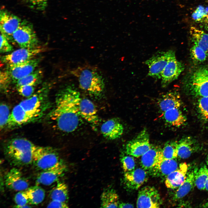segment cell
I'll use <instances>...</instances> for the list:
<instances>
[{
    "label": "cell",
    "mask_w": 208,
    "mask_h": 208,
    "mask_svg": "<svg viewBox=\"0 0 208 208\" xmlns=\"http://www.w3.org/2000/svg\"><path fill=\"white\" fill-rule=\"evenodd\" d=\"M81 98L79 92L72 85L66 86L58 92L48 118L58 130L70 133L79 127L82 119L79 109Z\"/></svg>",
    "instance_id": "1"
},
{
    "label": "cell",
    "mask_w": 208,
    "mask_h": 208,
    "mask_svg": "<svg viewBox=\"0 0 208 208\" xmlns=\"http://www.w3.org/2000/svg\"><path fill=\"white\" fill-rule=\"evenodd\" d=\"M51 83H44L31 96L15 106L11 112L9 125L17 127L38 120L49 109V93Z\"/></svg>",
    "instance_id": "2"
},
{
    "label": "cell",
    "mask_w": 208,
    "mask_h": 208,
    "mask_svg": "<svg viewBox=\"0 0 208 208\" xmlns=\"http://www.w3.org/2000/svg\"><path fill=\"white\" fill-rule=\"evenodd\" d=\"M37 146L27 139L16 138L11 139L5 144L4 153L12 165L26 166L32 163L33 153Z\"/></svg>",
    "instance_id": "3"
},
{
    "label": "cell",
    "mask_w": 208,
    "mask_h": 208,
    "mask_svg": "<svg viewBox=\"0 0 208 208\" xmlns=\"http://www.w3.org/2000/svg\"><path fill=\"white\" fill-rule=\"evenodd\" d=\"M77 79L80 88L96 98L103 94L105 84L104 79L96 68L89 66L79 67L71 71Z\"/></svg>",
    "instance_id": "4"
},
{
    "label": "cell",
    "mask_w": 208,
    "mask_h": 208,
    "mask_svg": "<svg viewBox=\"0 0 208 208\" xmlns=\"http://www.w3.org/2000/svg\"><path fill=\"white\" fill-rule=\"evenodd\" d=\"M62 162L56 150L51 147L37 146L34 151L32 163L38 170H47Z\"/></svg>",
    "instance_id": "5"
},
{
    "label": "cell",
    "mask_w": 208,
    "mask_h": 208,
    "mask_svg": "<svg viewBox=\"0 0 208 208\" xmlns=\"http://www.w3.org/2000/svg\"><path fill=\"white\" fill-rule=\"evenodd\" d=\"M12 38L21 48H31L38 47L39 42L32 25L27 21H22L14 33Z\"/></svg>",
    "instance_id": "6"
},
{
    "label": "cell",
    "mask_w": 208,
    "mask_h": 208,
    "mask_svg": "<svg viewBox=\"0 0 208 208\" xmlns=\"http://www.w3.org/2000/svg\"><path fill=\"white\" fill-rule=\"evenodd\" d=\"M187 85L193 94L208 97V70L205 67L197 69L190 76Z\"/></svg>",
    "instance_id": "7"
},
{
    "label": "cell",
    "mask_w": 208,
    "mask_h": 208,
    "mask_svg": "<svg viewBox=\"0 0 208 208\" xmlns=\"http://www.w3.org/2000/svg\"><path fill=\"white\" fill-rule=\"evenodd\" d=\"M174 52L172 50L159 51L146 60L145 63L148 68V75L156 79H161L163 70Z\"/></svg>",
    "instance_id": "8"
},
{
    "label": "cell",
    "mask_w": 208,
    "mask_h": 208,
    "mask_svg": "<svg viewBox=\"0 0 208 208\" xmlns=\"http://www.w3.org/2000/svg\"><path fill=\"white\" fill-rule=\"evenodd\" d=\"M151 146L149 135L147 130L144 129L127 142L125 146V151L127 155L138 157L145 153Z\"/></svg>",
    "instance_id": "9"
},
{
    "label": "cell",
    "mask_w": 208,
    "mask_h": 208,
    "mask_svg": "<svg viewBox=\"0 0 208 208\" xmlns=\"http://www.w3.org/2000/svg\"><path fill=\"white\" fill-rule=\"evenodd\" d=\"M45 49L44 47L38 46L31 48H21L2 56L1 61L7 65L21 63L35 58Z\"/></svg>",
    "instance_id": "10"
},
{
    "label": "cell",
    "mask_w": 208,
    "mask_h": 208,
    "mask_svg": "<svg viewBox=\"0 0 208 208\" xmlns=\"http://www.w3.org/2000/svg\"><path fill=\"white\" fill-rule=\"evenodd\" d=\"M41 60L40 57H35L21 63L7 65L6 70L12 81L15 83L18 80L35 70Z\"/></svg>",
    "instance_id": "11"
},
{
    "label": "cell",
    "mask_w": 208,
    "mask_h": 208,
    "mask_svg": "<svg viewBox=\"0 0 208 208\" xmlns=\"http://www.w3.org/2000/svg\"><path fill=\"white\" fill-rule=\"evenodd\" d=\"M162 203L160 195L155 187L147 186L139 191L136 203L137 207L159 208Z\"/></svg>",
    "instance_id": "12"
},
{
    "label": "cell",
    "mask_w": 208,
    "mask_h": 208,
    "mask_svg": "<svg viewBox=\"0 0 208 208\" xmlns=\"http://www.w3.org/2000/svg\"><path fill=\"white\" fill-rule=\"evenodd\" d=\"M22 21L18 17L5 10L0 13L1 33L9 41H13L12 35L21 24Z\"/></svg>",
    "instance_id": "13"
},
{
    "label": "cell",
    "mask_w": 208,
    "mask_h": 208,
    "mask_svg": "<svg viewBox=\"0 0 208 208\" xmlns=\"http://www.w3.org/2000/svg\"><path fill=\"white\" fill-rule=\"evenodd\" d=\"M184 69L183 65L177 60L174 52L162 72L161 79L162 87L164 88L166 87L177 79Z\"/></svg>",
    "instance_id": "14"
},
{
    "label": "cell",
    "mask_w": 208,
    "mask_h": 208,
    "mask_svg": "<svg viewBox=\"0 0 208 208\" xmlns=\"http://www.w3.org/2000/svg\"><path fill=\"white\" fill-rule=\"evenodd\" d=\"M140 164L142 168L151 174L163 160L162 149L152 146L142 156Z\"/></svg>",
    "instance_id": "15"
},
{
    "label": "cell",
    "mask_w": 208,
    "mask_h": 208,
    "mask_svg": "<svg viewBox=\"0 0 208 208\" xmlns=\"http://www.w3.org/2000/svg\"><path fill=\"white\" fill-rule=\"evenodd\" d=\"M5 183L9 189L15 191H24L29 186L27 180L17 168L11 169L4 177Z\"/></svg>",
    "instance_id": "16"
},
{
    "label": "cell",
    "mask_w": 208,
    "mask_h": 208,
    "mask_svg": "<svg viewBox=\"0 0 208 208\" xmlns=\"http://www.w3.org/2000/svg\"><path fill=\"white\" fill-rule=\"evenodd\" d=\"M148 174L142 168L125 172L124 181L126 187L132 190L138 189L147 180Z\"/></svg>",
    "instance_id": "17"
},
{
    "label": "cell",
    "mask_w": 208,
    "mask_h": 208,
    "mask_svg": "<svg viewBox=\"0 0 208 208\" xmlns=\"http://www.w3.org/2000/svg\"><path fill=\"white\" fill-rule=\"evenodd\" d=\"M66 167L62 162L48 169L42 171L38 175L37 184L49 185L57 181L64 173Z\"/></svg>",
    "instance_id": "18"
},
{
    "label": "cell",
    "mask_w": 208,
    "mask_h": 208,
    "mask_svg": "<svg viewBox=\"0 0 208 208\" xmlns=\"http://www.w3.org/2000/svg\"><path fill=\"white\" fill-rule=\"evenodd\" d=\"M100 130L102 135L105 138L112 140L120 137L123 133L124 127L119 120L113 118L103 123L101 126Z\"/></svg>",
    "instance_id": "19"
},
{
    "label": "cell",
    "mask_w": 208,
    "mask_h": 208,
    "mask_svg": "<svg viewBox=\"0 0 208 208\" xmlns=\"http://www.w3.org/2000/svg\"><path fill=\"white\" fill-rule=\"evenodd\" d=\"M79 109L81 118L92 125H97L99 121L97 110L93 102L88 99L81 98Z\"/></svg>",
    "instance_id": "20"
},
{
    "label": "cell",
    "mask_w": 208,
    "mask_h": 208,
    "mask_svg": "<svg viewBox=\"0 0 208 208\" xmlns=\"http://www.w3.org/2000/svg\"><path fill=\"white\" fill-rule=\"evenodd\" d=\"M188 169L186 163L180 164L176 170L166 177L165 184L166 187L171 189L178 188L185 179Z\"/></svg>",
    "instance_id": "21"
},
{
    "label": "cell",
    "mask_w": 208,
    "mask_h": 208,
    "mask_svg": "<svg viewBox=\"0 0 208 208\" xmlns=\"http://www.w3.org/2000/svg\"><path fill=\"white\" fill-rule=\"evenodd\" d=\"M157 104L159 110L162 113L172 108H180L181 101L178 93L172 91L161 95L158 99Z\"/></svg>",
    "instance_id": "22"
},
{
    "label": "cell",
    "mask_w": 208,
    "mask_h": 208,
    "mask_svg": "<svg viewBox=\"0 0 208 208\" xmlns=\"http://www.w3.org/2000/svg\"><path fill=\"white\" fill-rule=\"evenodd\" d=\"M178 157L182 159L188 158L200 148L197 142L190 137L182 138L178 142Z\"/></svg>",
    "instance_id": "23"
},
{
    "label": "cell",
    "mask_w": 208,
    "mask_h": 208,
    "mask_svg": "<svg viewBox=\"0 0 208 208\" xmlns=\"http://www.w3.org/2000/svg\"><path fill=\"white\" fill-rule=\"evenodd\" d=\"M180 108H174L162 113V118L168 126L179 127L184 125L186 118L180 109Z\"/></svg>",
    "instance_id": "24"
},
{
    "label": "cell",
    "mask_w": 208,
    "mask_h": 208,
    "mask_svg": "<svg viewBox=\"0 0 208 208\" xmlns=\"http://www.w3.org/2000/svg\"><path fill=\"white\" fill-rule=\"evenodd\" d=\"M198 169L195 168L187 172L185 179L174 194L173 197L174 200H178L183 198L191 190L194 184L195 176Z\"/></svg>",
    "instance_id": "25"
},
{
    "label": "cell",
    "mask_w": 208,
    "mask_h": 208,
    "mask_svg": "<svg viewBox=\"0 0 208 208\" xmlns=\"http://www.w3.org/2000/svg\"><path fill=\"white\" fill-rule=\"evenodd\" d=\"M175 159H163L151 175L156 177H166L178 168L179 165Z\"/></svg>",
    "instance_id": "26"
},
{
    "label": "cell",
    "mask_w": 208,
    "mask_h": 208,
    "mask_svg": "<svg viewBox=\"0 0 208 208\" xmlns=\"http://www.w3.org/2000/svg\"><path fill=\"white\" fill-rule=\"evenodd\" d=\"M190 33L193 44L208 53V34L203 30L194 26L190 28Z\"/></svg>",
    "instance_id": "27"
},
{
    "label": "cell",
    "mask_w": 208,
    "mask_h": 208,
    "mask_svg": "<svg viewBox=\"0 0 208 208\" xmlns=\"http://www.w3.org/2000/svg\"><path fill=\"white\" fill-rule=\"evenodd\" d=\"M101 207L117 208L120 203L119 196L113 189L108 188L105 190L101 197Z\"/></svg>",
    "instance_id": "28"
},
{
    "label": "cell",
    "mask_w": 208,
    "mask_h": 208,
    "mask_svg": "<svg viewBox=\"0 0 208 208\" xmlns=\"http://www.w3.org/2000/svg\"><path fill=\"white\" fill-rule=\"evenodd\" d=\"M50 195L52 200L67 203L69 198L67 185L62 181L58 182L51 191Z\"/></svg>",
    "instance_id": "29"
},
{
    "label": "cell",
    "mask_w": 208,
    "mask_h": 208,
    "mask_svg": "<svg viewBox=\"0 0 208 208\" xmlns=\"http://www.w3.org/2000/svg\"><path fill=\"white\" fill-rule=\"evenodd\" d=\"M25 191L27 196L29 203L30 204H38L41 203L44 199L45 192L42 188L38 186L28 187Z\"/></svg>",
    "instance_id": "30"
},
{
    "label": "cell",
    "mask_w": 208,
    "mask_h": 208,
    "mask_svg": "<svg viewBox=\"0 0 208 208\" xmlns=\"http://www.w3.org/2000/svg\"><path fill=\"white\" fill-rule=\"evenodd\" d=\"M42 72L41 70L39 69L35 70L17 81L15 83L16 87L25 85L36 86L42 81Z\"/></svg>",
    "instance_id": "31"
},
{
    "label": "cell",
    "mask_w": 208,
    "mask_h": 208,
    "mask_svg": "<svg viewBox=\"0 0 208 208\" xmlns=\"http://www.w3.org/2000/svg\"><path fill=\"white\" fill-rule=\"evenodd\" d=\"M178 142L168 141L165 144L162 149V153L164 159H175L178 157Z\"/></svg>",
    "instance_id": "32"
},
{
    "label": "cell",
    "mask_w": 208,
    "mask_h": 208,
    "mask_svg": "<svg viewBox=\"0 0 208 208\" xmlns=\"http://www.w3.org/2000/svg\"><path fill=\"white\" fill-rule=\"evenodd\" d=\"M208 179V168L204 165L197 171L195 176L194 184L198 189L204 190Z\"/></svg>",
    "instance_id": "33"
},
{
    "label": "cell",
    "mask_w": 208,
    "mask_h": 208,
    "mask_svg": "<svg viewBox=\"0 0 208 208\" xmlns=\"http://www.w3.org/2000/svg\"><path fill=\"white\" fill-rule=\"evenodd\" d=\"M193 44L190 50V54L192 60L197 63L205 61L208 57V53L197 45Z\"/></svg>",
    "instance_id": "34"
},
{
    "label": "cell",
    "mask_w": 208,
    "mask_h": 208,
    "mask_svg": "<svg viewBox=\"0 0 208 208\" xmlns=\"http://www.w3.org/2000/svg\"><path fill=\"white\" fill-rule=\"evenodd\" d=\"M197 109L202 120L208 122V97L200 98L197 103Z\"/></svg>",
    "instance_id": "35"
},
{
    "label": "cell",
    "mask_w": 208,
    "mask_h": 208,
    "mask_svg": "<svg viewBox=\"0 0 208 208\" xmlns=\"http://www.w3.org/2000/svg\"><path fill=\"white\" fill-rule=\"evenodd\" d=\"M10 114L9 106L5 103H1L0 106L1 129H3L7 127Z\"/></svg>",
    "instance_id": "36"
},
{
    "label": "cell",
    "mask_w": 208,
    "mask_h": 208,
    "mask_svg": "<svg viewBox=\"0 0 208 208\" xmlns=\"http://www.w3.org/2000/svg\"><path fill=\"white\" fill-rule=\"evenodd\" d=\"M14 200L16 204L15 207H31L27 205V203H29V201L25 190L20 191L17 193L15 196Z\"/></svg>",
    "instance_id": "37"
},
{
    "label": "cell",
    "mask_w": 208,
    "mask_h": 208,
    "mask_svg": "<svg viewBox=\"0 0 208 208\" xmlns=\"http://www.w3.org/2000/svg\"><path fill=\"white\" fill-rule=\"evenodd\" d=\"M128 155L123 156L121 159L122 168L125 172L134 170L135 166L134 158L132 156Z\"/></svg>",
    "instance_id": "38"
},
{
    "label": "cell",
    "mask_w": 208,
    "mask_h": 208,
    "mask_svg": "<svg viewBox=\"0 0 208 208\" xmlns=\"http://www.w3.org/2000/svg\"><path fill=\"white\" fill-rule=\"evenodd\" d=\"M30 8L39 11L45 10L47 5L48 0H25Z\"/></svg>",
    "instance_id": "39"
},
{
    "label": "cell",
    "mask_w": 208,
    "mask_h": 208,
    "mask_svg": "<svg viewBox=\"0 0 208 208\" xmlns=\"http://www.w3.org/2000/svg\"><path fill=\"white\" fill-rule=\"evenodd\" d=\"M35 86L30 85L21 86L17 87V90L21 95L25 97H29L34 94Z\"/></svg>",
    "instance_id": "40"
},
{
    "label": "cell",
    "mask_w": 208,
    "mask_h": 208,
    "mask_svg": "<svg viewBox=\"0 0 208 208\" xmlns=\"http://www.w3.org/2000/svg\"><path fill=\"white\" fill-rule=\"evenodd\" d=\"M13 47L10 43L9 41L2 34H0V47L1 53H8L12 51Z\"/></svg>",
    "instance_id": "41"
},
{
    "label": "cell",
    "mask_w": 208,
    "mask_h": 208,
    "mask_svg": "<svg viewBox=\"0 0 208 208\" xmlns=\"http://www.w3.org/2000/svg\"><path fill=\"white\" fill-rule=\"evenodd\" d=\"M12 81L7 72L5 71L0 72V87L3 90L7 89L10 82Z\"/></svg>",
    "instance_id": "42"
},
{
    "label": "cell",
    "mask_w": 208,
    "mask_h": 208,
    "mask_svg": "<svg viewBox=\"0 0 208 208\" xmlns=\"http://www.w3.org/2000/svg\"><path fill=\"white\" fill-rule=\"evenodd\" d=\"M47 207L68 208V207L66 203L62 202L56 200H52L48 205Z\"/></svg>",
    "instance_id": "43"
},
{
    "label": "cell",
    "mask_w": 208,
    "mask_h": 208,
    "mask_svg": "<svg viewBox=\"0 0 208 208\" xmlns=\"http://www.w3.org/2000/svg\"><path fill=\"white\" fill-rule=\"evenodd\" d=\"M198 22L201 28L208 31V12Z\"/></svg>",
    "instance_id": "44"
},
{
    "label": "cell",
    "mask_w": 208,
    "mask_h": 208,
    "mask_svg": "<svg viewBox=\"0 0 208 208\" xmlns=\"http://www.w3.org/2000/svg\"><path fill=\"white\" fill-rule=\"evenodd\" d=\"M119 208H133L134 207L133 205L130 203H120L118 205Z\"/></svg>",
    "instance_id": "45"
},
{
    "label": "cell",
    "mask_w": 208,
    "mask_h": 208,
    "mask_svg": "<svg viewBox=\"0 0 208 208\" xmlns=\"http://www.w3.org/2000/svg\"><path fill=\"white\" fill-rule=\"evenodd\" d=\"M205 189L208 191V179L207 180L205 184Z\"/></svg>",
    "instance_id": "46"
},
{
    "label": "cell",
    "mask_w": 208,
    "mask_h": 208,
    "mask_svg": "<svg viewBox=\"0 0 208 208\" xmlns=\"http://www.w3.org/2000/svg\"><path fill=\"white\" fill-rule=\"evenodd\" d=\"M207 163L208 165V154L207 156Z\"/></svg>",
    "instance_id": "47"
},
{
    "label": "cell",
    "mask_w": 208,
    "mask_h": 208,
    "mask_svg": "<svg viewBox=\"0 0 208 208\" xmlns=\"http://www.w3.org/2000/svg\"><path fill=\"white\" fill-rule=\"evenodd\" d=\"M142 0L143 1V0Z\"/></svg>",
    "instance_id": "48"
}]
</instances>
